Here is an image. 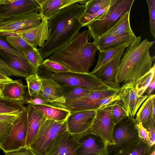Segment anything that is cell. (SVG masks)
<instances>
[{
    "label": "cell",
    "mask_w": 155,
    "mask_h": 155,
    "mask_svg": "<svg viewBox=\"0 0 155 155\" xmlns=\"http://www.w3.org/2000/svg\"><path fill=\"white\" fill-rule=\"evenodd\" d=\"M24 101L25 103L28 104L32 105H40L49 106L60 107L45 99L40 94L34 96H30L29 98L25 99Z\"/></svg>",
    "instance_id": "38"
},
{
    "label": "cell",
    "mask_w": 155,
    "mask_h": 155,
    "mask_svg": "<svg viewBox=\"0 0 155 155\" xmlns=\"http://www.w3.org/2000/svg\"><path fill=\"white\" fill-rule=\"evenodd\" d=\"M129 44H126L104 51L98 50L97 62L93 70L90 73L97 76L101 68L107 63L116 57L124 54L126 48Z\"/></svg>",
    "instance_id": "22"
},
{
    "label": "cell",
    "mask_w": 155,
    "mask_h": 155,
    "mask_svg": "<svg viewBox=\"0 0 155 155\" xmlns=\"http://www.w3.org/2000/svg\"><path fill=\"white\" fill-rule=\"evenodd\" d=\"M134 125V128L137 130L138 136L143 143L151 147V140L149 132L143 126L140 121H136Z\"/></svg>",
    "instance_id": "37"
},
{
    "label": "cell",
    "mask_w": 155,
    "mask_h": 155,
    "mask_svg": "<svg viewBox=\"0 0 155 155\" xmlns=\"http://www.w3.org/2000/svg\"><path fill=\"white\" fill-rule=\"evenodd\" d=\"M113 103L96 110L90 130V134L100 138L104 146L107 147L115 145L114 140L115 125L112 115Z\"/></svg>",
    "instance_id": "6"
},
{
    "label": "cell",
    "mask_w": 155,
    "mask_h": 155,
    "mask_svg": "<svg viewBox=\"0 0 155 155\" xmlns=\"http://www.w3.org/2000/svg\"><path fill=\"white\" fill-rule=\"evenodd\" d=\"M27 107V133L26 147L30 145L43 123L47 119L43 114L29 104Z\"/></svg>",
    "instance_id": "17"
},
{
    "label": "cell",
    "mask_w": 155,
    "mask_h": 155,
    "mask_svg": "<svg viewBox=\"0 0 155 155\" xmlns=\"http://www.w3.org/2000/svg\"><path fill=\"white\" fill-rule=\"evenodd\" d=\"M148 146L141 145V143L136 149L130 152L128 155H144L147 154Z\"/></svg>",
    "instance_id": "48"
},
{
    "label": "cell",
    "mask_w": 155,
    "mask_h": 155,
    "mask_svg": "<svg viewBox=\"0 0 155 155\" xmlns=\"http://www.w3.org/2000/svg\"><path fill=\"white\" fill-rule=\"evenodd\" d=\"M5 153V155H34L31 149L27 147H21Z\"/></svg>",
    "instance_id": "46"
},
{
    "label": "cell",
    "mask_w": 155,
    "mask_h": 155,
    "mask_svg": "<svg viewBox=\"0 0 155 155\" xmlns=\"http://www.w3.org/2000/svg\"><path fill=\"white\" fill-rule=\"evenodd\" d=\"M119 93L121 104L132 118L134 117L140 105L148 96V95L139 96L132 83L124 84Z\"/></svg>",
    "instance_id": "14"
},
{
    "label": "cell",
    "mask_w": 155,
    "mask_h": 155,
    "mask_svg": "<svg viewBox=\"0 0 155 155\" xmlns=\"http://www.w3.org/2000/svg\"><path fill=\"white\" fill-rule=\"evenodd\" d=\"M120 88L117 89L108 88L93 91L81 98L66 101L64 104L65 107L70 113L94 110V104L97 100L118 93Z\"/></svg>",
    "instance_id": "11"
},
{
    "label": "cell",
    "mask_w": 155,
    "mask_h": 155,
    "mask_svg": "<svg viewBox=\"0 0 155 155\" xmlns=\"http://www.w3.org/2000/svg\"><path fill=\"white\" fill-rule=\"evenodd\" d=\"M27 84L28 93L30 96L38 95L42 85V81L37 73L25 78Z\"/></svg>",
    "instance_id": "31"
},
{
    "label": "cell",
    "mask_w": 155,
    "mask_h": 155,
    "mask_svg": "<svg viewBox=\"0 0 155 155\" xmlns=\"http://www.w3.org/2000/svg\"><path fill=\"white\" fill-rule=\"evenodd\" d=\"M24 111L18 114H0V123L13 124L21 117Z\"/></svg>",
    "instance_id": "45"
},
{
    "label": "cell",
    "mask_w": 155,
    "mask_h": 155,
    "mask_svg": "<svg viewBox=\"0 0 155 155\" xmlns=\"http://www.w3.org/2000/svg\"><path fill=\"white\" fill-rule=\"evenodd\" d=\"M155 77L153 78V80L148 85L147 89H148V94L147 95L150 94L152 93L155 88Z\"/></svg>",
    "instance_id": "51"
},
{
    "label": "cell",
    "mask_w": 155,
    "mask_h": 155,
    "mask_svg": "<svg viewBox=\"0 0 155 155\" xmlns=\"http://www.w3.org/2000/svg\"><path fill=\"white\" fill-rule=\"evenodd\" d=\"M41 6L48 0H35Z\"/></svg>",
    "instance_id": "53"
},
{
    "label": "cell",
    "mask_w": 155,
    "mask_h": 155,
    "mask_svg": "<svg viewBox=\"0 0 155 155\" xmlns=\"http://www.w3.org/2000/svg\"><path fill=\"white\" fill-rule=\"evenodd\" d=\"M27 107L14 123L8 135L0 147L5 153L26 147Z\"/></svg>",
    "instance_id": "8"
},
{
    "label": "cell",
    "mask_w": 155,
    "mask_h": 155,
    "mask_svg": "<svg viewBox=\"0 0 155 155\" xmlns=\"http://www.w3.org/2000/svg\"><path fill=\"white\" fill-rule=\"evenodd\" d=\"M42 17L39 12L18 15L0 22V36H12L15 33L39 25Z\"/></svg>",
    "instance_id": "7"
},
{
    "label": "cell",
    "mask_w": 155,
    "mask_h": 155,
    "mask_svg": "<svg viewBox=\"0 0 155 155\" xmlns=\"http://www.w3.org/2000/svg\"><path fill=\"white\" fill-rule=\"evenodd\" d=\"M0 71L9 77H23L22 75L9 66L8 63L0 58Z\"/></svg>",
    "instance_id": "42"
},
{
    "label": "cell",
    "mask_w": 155,
    "mask_h": 155,
    "mask_svg": "<svg viewBox=\"0 0 155 155\" xmlns=\"http://www.w3.org/2000/svg\"><path fill=\"white\" fill-rule=\"evenodd\" d=\"M148 5L149 14L150 32L155 38V0H146Z\"/></svg>",
    "instance_id": "40"
},
{
    "label": "cell",
    "mask_w": 155,
    "mask_h": 155,
    "mask_svg": "<svg viewBox=\"0 0 155 155\" xmlns=\"http://www.w3.org/2000/svg\"><path fill=\"white\" fill-rule=\"evenodd\" d=\"M150 155H155V151L154 150L150 154Z\"/></svg>",
    "instance_id": "56"
},
{
    "label": "cell",
    "mask_w": 155,
    "mask_h": 155,
    "mask_svg": "<svg viewBox=\"0 0 155 155\" xmlns=\"http://www.w3.org/2000/svg\"><path fill=\"white\" fill-rule=\"evenodd\" d=\"M113 120L115 125L124 119L129 116L128 113L119 101H116L113 103L112 110Z\"/></svg>",
    "instance_id": "33"
},
{
    "label": "cell",
    "mask_w": 155,
    "mask_h": 155,
    "mask_svg": "<svg viewBox=\"0 0 155 155\" xmlns=\"http://www.w3.org/2000/svg\"><path fill=\"white\" fill-rule=\"evenodd\" d=\"M5 0V1H9L10 2H15V1H18V0Z\"/></svg>",
    "instance_id": "55"
},
{
    "label": "cell",
    "mask_w": 155,
    "mask_h": 155,
    "mask_svg": "<svg viewBox=\"0 0 155 155\" xmlns=\"http://www.w3.org/2000/svg\"><path fill=\"white\" fill-rule=\"evenodd\" d=\"M26 87L20 80H13L0 84V96L25 103V88Z\"/></svg>",
    "instance_id": "19"
},
{
    "label": "cell",
    "mask_w": 155,
    "mask_h": 155,
    "mask_svg": "<svg viewBox=\"0 0 155 155\" xmlns=\"http://www.w3.org/2000/svg\"><path fill=\"white\" fill-rule=\"evenodd\" d=\"M150 120V124L149 125V131L150 133L151 140V147H152L155 144V121L152 120Z\"/></svg>",
    "instance_id": "49"
},
{
    "label": "cell",
    "mask_w": 155,
    "mask_h": 155,
    "mask_svg": "<svg viewBox=\"0 0 155 155\" xmlns=\"http://www.w3.org/2000/svg\"><path fill=\"white\" fill-rule=\"evenodd\" d=\"M109 5L95 13L86 15H82L79 21L82 27L86 26L90 21L102 15L108 8Z\"/></svg>",
    "instance_id": "41"
},
{
    "label": "cell",
    "mask_w": 155,
    "mask_h": 155,
    "mask_svg": "<svg viewBox=\"0 0 155 155\" xmlns=\"http://www.w3.org/2000/svg\"><path fill=\"white\" fill-rule=\"evenodd\" d=\"M64 0H48L40 6V13L42 17L48 20L57 13L60 10Z\"/></svg>",
    "instance_id": "27"
},
{
    "label": "cell",
    "mask_w": 155,
    "mask_h": 155,
    "mask_svg": "<svg viewBox=\"0 0 155 155\" xmlns=\"http://www.w3.org/2000/svg\"><path fill=\"white\" fill-rule=\"evenodd\" d=\"M134 0H111L108 8L86 26L94 40L104 35L127 12L130 11Z\"/></svg>",
    "instance_id": "3"
},
{
    "label": "cell",
    "mask_w": 155,
    "mask_h": 155,
    "mask_svg": "<svg viewBox=\"0 0 155 155\" xmlns=\"http://www.w3.org/2000/svg\"><path fill=\"white\" fill-rule=\"evenodd\" d=\"M48 71L58 73L71 71L70 69L63 64L49 58L43 61L41 65Z\"/></svg>",
    "instance_id": "35"
},
{
    "label": "cell",
    "mask_w": 155,
    "mask_h": 155,
    "mask_svg": "<svg viewBox=\"0 0 155 155\" xmlns=\"http://www.w3.org/2000/svg\"><path fill=\"white\" fill-rule=\"evenodd\" d=\"M39 77L42 82L39 94L58 106L65 108V92L61 86L52 79Z\"/></svg>",
    "instance_id": "15"
},
{
    "label": "cell",
    "mask_w": 155,
    "mask_h": 155,
    "mask_svg": "<svg viewBox=\"0 0 155 155\" xmlns=\"http://www.w3.org/2000/svg\"><path fill=\"white\" fill-rule=\"evenodd\" d=\"M0 49L3 50L5 52L18 57L25 58L23 53L19 52L11 47L5 41L0 38Z\"/></svg>",
    "instance_id": "43"
},
{
    "label": "cell",
    "mask_w": 155,
    "mask_h": 155,
    "mask_svg": "<svg viewBox=\"0 0 155 155\" xmlns=\"http://www.w3.org/2000/svg\"><path fill=\"white\" fill-rule=\"evenodd\" d=\"M136 37L134 35H103L94 40L98 50L104 51L127 43H130Z\"/></svg>",
    "instance_id": "18"
},
{
    "label": "cell",
    "mask_w": 155,
    "mask_h": 155,
    "mask_svg": "<svg viewBox=\"0 0 155 155\" xmlns=\"http://www.w3.org/2000/svg\"><path fill=\"white\" fill-rule=\"evenodd\" d=\"M12 79L0 71V84L12 81Z\"/></svg>",
    "instance_id": "50"
},
{
    "label": "cell",
    "mask_w": 155,
    "mask_h": 155,
    "mask_svg": "<svg viewBox=\"0 0 155 155\" xmlns=\"http://www.w3.org/2000/svg\"><path fill=\"white\" fill-rule=\"evenodd\" d=\"M6 39L10 45L18 51L23 52L34 48L20 35L7 36Z\"/></svg>",
    "instance_id": "32"
},
{
    "label": "cell",
    "mask_w": 155,
    "mask_h": 155,
    "mask_svg": "<svg viewBox=\"0 0 155 155\" xmlns=\"http://www.w3.org/2000/svg\"><path fill=\"white\" fill-rule=\"evenodd\" d=\"M23 101L13 100L0 96V114H18L27 108Z\"/></svg>",
    "instance_id": "26"
},
{
    "label": "cell",
    "mask_w": 155,
    "mask_h": 155,
    "mask_svg": "<svg viewBox=\"0 0 155 155\" xmlns=\"http://www.w3.org/2000/svg\"><path fill=\"white\" fill-rule=\"evenodd\" d=\"M92 0H64L62 2L60 9L67 7L72 4L78 3L81 5H85Z\"/></svg>",
    "instance_id": "47"
},
{
    "label": "cell",
    "mask_w": 155,
    "mask_h": 155,
    "mask_svg": "<svg viewBox=\"0 0 155 155\" xmlns=\"http://www.w3.org/2000/svg\"><path fill=\"white\" fill-rule=\"evenodd\" d=\"M96 110H91L70 113L66 122L68 130L77 141L90 134V130Z\"/></svg>",
    "instance_id": "9"
},
{
    "label": "cell",
    "mask_w": 155,
    "mask_h": 155,
    "mask_svg": "<svg viewBox=\"0 0 155 155\" xmlns=\"http://www.w3.org/2000/svg\"></svg>",
    "instance_id": "57"
},
{
    "label": "cell",
    "mask_w": 155,
    "mask_h": 155,
    "mask_svg": "<svg viewBox=\"0 0 155 155\" xmlns=\"http://www.w3.org/2000/svg\"><path fill=\"white\" fill-rule=\"evenodd\" d=\"M81 146V142L67 130L51 140L45 155H77V151Z\"/></svg>",
    "instance_id": "10"
},
{
    "label": "cell",
    "mask_w": 155,
    "mask_h": 155,
    "mask_svg": "<svg viewBox=\"0 0 155 155\" xmlns=\"http://www.w3.org/2000/svg\"><path fill=\"white\" fill-rule=\"evenodd\" d=\"M33 105L47 119L56 121L67 120L70 114V111L65 107L40 105Z\"/></svg>",
    "instance_id": "23"
},
{
    "label": "cell",
    "mask_w": 155,
    "mask_h": 155,
    "mask_svg": "<svg viewBox=\"0 0 155 155\" xmlns=\"http://www.w3.org/2000/svg\"><path fill=\"white\" fill-rule=\"evenodd\" d=\"M141 37L136 38L127 47L126 52L120 60L116 78L119 84L132 83L134 84L152 67L155 56L150 55L149 49L153 42L147 39L140 42Z\"/></svg>",
    "instance_id": "1"
},
{
    "label": "cell",
    "mask_w": 155,
    "mask_h": 155,
    "mask_svg": "<svg viewBox=\"0 0 155 155\" xmlns=\"http://www.w3.org/2000/svg\"><path fill=\"white\" fill-rule=\"evenodd\" d=\"M155 64L150 70L141 77L134 84L139 96L142 95L147 89V87L155 77Z\"/></svg>",
    "instance_id": "30"
},
{
    "label": "cell",
    "mask_w": 155,
    "mask_h": 155,
    "mask_svg": "<svg viewBox=\"0 0 155 155\" xmlns=\"http://www.w3.org/2000/svg\"><path fill=\"white\" fill-rule=\"evenodd\" d=\"M3 53L9 66L21 74L23 77L37 73L38 68L33 67L26 58L18 57L3 52Z\"/></svg>",
    "instance_id": "20"
},
{
    "label": "cell",
    "mask_w": 155,
    "mask_h": 155,
    "mask_svg": "<svg viewBox=\"0 0 155 155\" xmlns=\"http://www.w3.org/2000/svg\"><path fill=\"white\" fill-rule=\"evenodd\" d=\"M119 92L112 95L97 100L94 104V110H96L107 106L113 103L116 101H120V96Z\"/></svg>",
    "instance_id": "39"
},
{
    "label": "cell",
    "mask_w": 155,
    "mask_h": 155,
    "mask_svg": "<svg viewBox=\"0 0 155 155\" xmlns=\"http://www.w3.org/2000/svg\"><path fill=\"white\" fill-rule=\"evenodd\" d=\"M122 56H118L107 63L97 76L102 84L107 88L117 89L121 87L117 81L116 74Z\"/></svg>",
    "instance_id": "16"
},
{
    "label": "cell",
    "mask_w": 155,
    "mask_h": 155,
    "mask_svg": "<svg viewBox=\"0 0 155 155\" xmlns=\"http://www.w3.org/2000/svg\"><path fill=\"white\" fill-rule=\"evenodd\" d=\"M61 86L65 92L66 101L81 98L93 91L78 86L64 84Z\"/></svg>",
    "instance_id": "28"
},
{
    "label": "cell",
    "mask_w": 155,
    "mask_h": 155,
    "mask_svg": "<svg viewBox=\"0 0 155 155\" xmlns=\"http://www.w3.org/2000/svg\"></svg>",
    "instance_id": "58"
},
{
    "label": "cell",
    "mask_w": 155,
    "mask_h": 155,
    "mask_svg": "<svg viewBox=\"0 0 155 155\" xmlns=\"http://www.w3.org/2000/svg\"><path fill=\"white\" fill-rule=\"evenodd\" d=\"M155 99L153 100L152 105V106L151 112H150V120H152L155 121Z\"/></svg>",
    "instance_id": "52"
},
{
    "label": "cell",
    "mask_w": 155,
    "mask_h": 155,
    "mask_svg": "<svg viewBox=\"0 0 155 155\" xmlns=\"http://www.w3.org/2000/svg\"><path fill=\"white\" fill-rule=\"evenodd\" d=\"M35 0H20L13 2L6 1L0 5V22L14 16L40 11Z\"/></svg>",
    "instance_id": "12"
},
{
    "label": "cell",
    "mask_w": 155,
    "mask_h": 155,
    "mask_svg": "<svg viewBox=\"0 0 155 155\" xmlns=\"http://www.w3.org/2000/svg\"><path fill=\"white\" fill-rule=\"evenodd\" d=\"M81 147L77 151L79 155H106L108 154L107 147H102L91 137L80 142Z\"/></svg>",
    "instance_id": "24"
},
{
    "label": "cell",
    "mask_w": 155,
    "mask_h": 155,
    "mask_svg": "<svg viewBox=\"0 0 155 155\" xmlns=\"http://www.w3.org/2000/svg\"><path fill=\"white\" fill-rule=\"evenodd\" d=\"M23 53L28 61L35 68H38L41 65L43 59L37 48L26 50Z\"/></svg>",
    "instance_id": "36"
},
{
    "label": "cell",
    "mask_w": 155,
    "mask_h": 155,
    "mask_svg": "<svg viewBox=\"0 0 155 155\" xmlns=\"http://www.w3.org/2000/svg\"><path fill=\"white\" fill-rule=\"evenodd\" d=\"M111 0H92L85 5V8L83 15L96 13L100 10L110 5Z\"/></svg>",
    "instance_id": "34"
},
{
    "label": "cell",
    "mask_w": 155,
    "mask_h": 155,
    "mask_svg": "<svg viewBox=\"0 0 155 155\" xmlns=\"http://www.w3.org/2000/svg\"><path fill=\"white\" fill-rule=\"evenodd\" d=\"M130 11L127 12L104 35H135L130 27Z\"/></svg>",
    "instance_id": "25"
},
{
    "label": "cell",
    "mask_w": 155,
    "mask_h": 155,
    "mask_svg": "<svg viewBox=\"0 0 155 155\" xmlns=\"http://www.w3.org/2000/svg\"><path fill=\"white\" fill-rule=\"evenodd\" d=\"M50 32L48 20L42 17L41 24L35 27L15 33L12 36L21 35L34 48L43 46L49 38Z\"/></svg>",
    "instance_id": "13"
},
{
    "label": "cell",
    "mask_w": 155,
    "mask_h": 155,
    "mask_svg": "<svg viewBox=\"0 0 155 155\" xmlns=\"http://www.w3.org/2000/svg\"><path fill=\"white\" fill-rule=\"evenodd\" d=\"M13 123H0V147L10 133Z\"/></svg>",
    "instance_id": "44"
},
{
    "label": "cell",
    "mask_w": 155,
    "mask_h": 155,
    "mask_svg": "<svg viewBox=\"0 0 155 155\" xmlns=\"http://www.w3.org/2000/svg\"><path fill=\"white\" fill-rule=\"evenodd\" d=\"M155 98L154 94H150L143 101L137 114L135 120L140 121L142 124L148 122L150 117L153 101Z\"/></svg>",
    "instance_id": "29"
},
{
    "label": "cell",
    "mask_w": 155,
    "mask_h": 155,
    "mask_svg": "<svg viewBox=\"0 0 155 155\" xmlns=\"http://www.w3.org/2000/svg\"><path fill=\"white\" fill-rule=\"evenodd\" d=\"M66 120L47 119L43 123L30 145L34 155H45L51 140L68 130Z\"/></svg>",
    "instance_id": "5"
},
{
    "label": "cell",
    "mask_w": 155,
    "mask_h": 155,
    "mask_svg": "<svg viewBox=\"0 0 155 155\" xmlns=\"http://www.w3.org/2000/svg\"><path fill=\"white\" fill-rule=\"evenodd\" d=\"M115 146L120 150L127 146L133 144L140 140L130 130L128 125H123L117 129L114 134Z\"/></svg>",
    "instance_id": "21"
},
{
    "label": "cell",
    "mask_w": 155,
    "mask_h": 155,
    "mask_svg": "<svg viewBox=\"0 0 155 155\" xmlns=\"http://www.w3.org/2000/svg\"><path fill=\"white\" fill-rule=\"evenodd\" d=\"M37 74L39 77L53 79L61 86H78L93 91L108 88L102 84L97 76L90 73L70 71L56 73L49 71L41 65L38 68Z\"/></svg>",
    "instance_id": "4"
},
{
    "label": "cell",
    "mask_w": 155,
    "mask_h": 155,
    "mask_svg": "<svg viewBox=\"0 0 155 155\" xmlns=\"http://www.w3.org/2000/svg\"><path fill=\"white\" fill-rule=\"evenodd\" d=\"M89 35L88 29L79 32L69 43L51 55L49 59L63 64L71 71L89 73L98 50L94 42L88 41Z\"/></svg>",
    "instance_id": "2"
},
{
    "label": "cell",
    "mask_w": 155,
    "mask_h": 155,
    "mask_svg": "<svg viewBox=\"0 0 155 155\" xmlns=\"http://www.w3.org/2000/svg\"><path fill=\"white\" fill-rule=\"evenodd\" d=\"M5 2V0H0V4H4Z\"/></svg>",
    "instance_id": "54"
}]
</instances>
